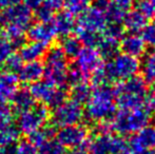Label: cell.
<instances>
[{
  "label": "cell",
  "mask_w": 155,
  "mask_h": 154,
  "mask_svg": "<svg viewBox=\"0 0 155 154\" xmlns=\"http://www.w3.org/2000/svg\"><path fill=\"white\" fill-rule=\"evenodd\" d=\"M33 20L32 11L23 4L4 8L0 14V31L13 44H20Z\"/></svg>",
  "instance_id": "obj_1"
},
{
  "label": "cell",
  "mask_w": 155,
  "mask_h": 154,
  "mask_svg": "<svg viewBox=\"0 0 155 154\" xmlns=\"http://www.w3.org/2000/svg\"><path fill=\"white\" fill-rule=\"evenodd\" d=\"M116 101L115 92L112 88L102 84L98 86L91 92L86 103L84 115L93 123L107 121L115 114Z\"/></svg>",
  "instance_id": "obj_2"
},
{
  "label": "cell",
  "mask_w": 155,
  "mask_h": 154,
  "mask_svg": "<svg viewBox=\"0 0 155 154\" xmlns=\"http://www.w3.org/2000/svg\"><path fill=\"white\" fill-rule=\"evenodd\" d=\"M115 92V101L121 110H131L145 106L148 93L147 81L141 76L133 77L121 81Z\"/></svg>",
  "instance_id": "obj_3"
},
{
  "label": "cell",
  "mask_w": 155,
  "mask_h": 154,
  "mask_svg": "<svg viewBox=\"0 0 155 154\" xmlns=\"http://www.w3.org/2000/svg\"><path fill=\"white\" fill-rule=\"evenodd\" d=\"M152 113L146 107L131 110H120L111 123V129L121 135L135 134L149 126Z\"/></svg>",
  "instance_id": "obj_4"
},
{
  "label": "cell",
  "mask_w": 155,
  "mask_h": 154,
  "mask_svg": "<svg viewBox=\"0 0 155 154\" xmlns=\"http://www.w3.org/2000/svg\"><path fill=\"white\" fill-rule=\"evenodd\" d=\"M140 62L128 54H116L104 67L107 81H124L138 73Z\"/></svg>",
  "instance_id": "obj_5"
},
{
  "label": "cell",
  "mask_w": 155,
  "mask_h": 154,
  "mask_svg": "<svg viewBox=\"0 0 155 154\" xmlns=\"http://www.w3.org/2000/svg\"><path fill=\"white\" fill-rule=\"evenodd\" d=\"M45 67H43V76L45 80L56 87L64 88L67 86L68 62L67 56L60 48H52L45 53Z\"/></svg>",
  "instance_id": "obj_6"
},
{
  "label": "cell",
  "mask_w": 155,
  "mask_h": 154,
  "mask_svg": "<svg viewBox=\"0 0 155 154\" xmlns=\"http://www.w3.org/2000/svg\"><path fill=\"white\" fill-rule=\"evenodd\" d=\"M31 91L35 100H38L41 105L48 107L56 108L67 100V92L65 88L56 87L48 80H38L32 84Z\"/></svg>",
  "instance_id": "obj_7"
},
{
  "label": "cell",
  "mask_w": 155,
  "mask_h": 154,
  "mask_svg": "<svg viewBox=\"0 0 155 154\" xmlns=\"http://www.w3.org/2000/svg\"><path fill=\"white\" fill-rule=\"evenodd\" d=\"M50 116L48 107L45 105H39L19 113L17 119V128L20 133L29 134L40 129L45 125Z\"/></svg>",
  "instance_id": "obj_8"
},
{
  "label": "cell",
  "mask_w": 155,
  "mask_h": 154,
  "mask_svg": "<svg viewBox=\"0 0 155 154\" xmlns=\"http://www.w3.org/2000/svg\"><path fill=\"white\" fill-rule=\"evenodd\" d=\"M84 116L81 105L75 100H64L62 103L54 108L52 114V125L54 127L62 128L80 123Z\"/></svg>",
  "instance_id": "obj_9"
},
{
  "label": "cell",
  "mask_w": 155,
  "mask_h": 154,
  "mask_svg": "<svg viewBox=\"0 0 155 154\" xmlns=\"http://www.w3.org/2000/svg\"><path fill=\"white\" fill-rule=\"evenodd\" d=\"M88 138V129L86 126H82L80 123L60 128V130L56 134V139L64 148L68 149L80 148L82 145L86 144Z\"/></svg>",
  "instance_id": "obj_10"
},
{
  "label": "cell",
  "mask_w": 155,
  "mask_h": 154,
  "mask_svg": "<svg viewBox=\"0 0 155 154\" xmlns=\"http://www.w3.org/2000/svg\"><path fill=\"white\" fill-rule=\"evenodd\" d=\"M107 27H108V20L104 13L96 8L95 6H92V8H88L84 13L79 15L76 28L99 34L101 32H104Z\"/></svg>",
  "instance_id": "obj_11"
},
{
  "label": "cell",
  "mask_w": 155,
  "mask_h": 154,
  "mask_svg": "<svg viewBox=\"0 0 155 154\" xmlns=\"http://www.w3.org/2000/svg\"><path fill=\"white\" fill-rule=\"evenodd\" d=\"M120 139V136L112 135L110 132H98L87 140L88 154H111Z\"/></svg>",
  "instance_id": "obj_12"
},
{
  "label": "cell",
  "mask_w": 155,
  "mask_h": 154,
  "mask_svg": "<svg viewBox=\"0 0 155 154\" xmlns=\"http://www.w3.org/2000/svg\"><path fill=\"white\" fill-rule=\"evenodd\" d=\"M75 59L74 66L79 69L87 77L102 67V57L95 48H81Z\"/></svg>",
  "instance_id": "obj_13"
},
{
  "label": "cell",
  "mask_w": 155,
  "mask_h": 154,
  "mask_svg": "<svg viewBox=\"0 0 155 154\" xmlns=\"http://www.w3.org/2000/svg\"><path fill=\"white\" fill-rule=\"evenodd\" d=\"M128 146L133 154H145L155 148V128L147 126L141 129L131 137Z\"/></svg>",
  "instance_id": "obj_14"
},
{
  "label": "cell",
  "mask_w": 155,
  "mask_h": 154,
  "mask_svg": "<svg viewBox=\"0 0 155 154\" xmlns=\"http://www.w3.org/2000/svg\"><path fill=\"white\" fill-rule=\"evenodd\" d=\"M28 36L31 39V41H36V42L49 45L55 40L57 34L52 21L51 22L39 21L33 25H30V28L28 29Z\"/></svg>",
  "instance_id": "obj_15"
},
{
  "label": "cell",
  "mask_w": 155,
  "mask_h": 154,
  "mask_svg": "<svg viewBox=\"0 0 155 154\" xmlns=\"http://www.w3.org/2000/svg\"><path fill=\"white\" fill-rule=\"evenodd\" d=\"M18 76L10 71L0 72V103L11 101L18 91Z\"/></svg>",
  "instance_id": "obj_16"
},
{
  "label": "cell",
  "mask_w": 155,
  "mask_h": 154,
  "mask_svg": "<svg viewBox=\"0 0 155 154\" xmlns=\"http://www.w3.org/2000/svg\"><path fill=\"white\" fill-rule=\"evenodd\" d=\"M119 48L123 50V53L128 54L133 57H140L146 52V43L141 36L136 33H131L124 36L119 42Z\"/></svg>",
  "instance_id": "obj_17"
},
{
  "label": "cell",
  "mask_w": 155,
  "mask_h": 154,
  "mask_svg": "<svg viewBox=\"0 0 155 154\" xmlns=\"http://www.w3.org/2000/svg\"><path fill=\"white\" fill-rule=\"evenodd\" d=\"M43 76V66L39 61H29L18 71V79L25 84H32Z\"/></svg>",
  "instance_id": "obj_18"
},
{
  "label": "cell",
  "mask_w": 155,
  "mask_h": 154,
  "mask_svg": "<svg viewBox=\"0 0 155 154\" xmlns=\"http://www.w3.org/2000/svg\"><path fill=\"white\" fill-rule=\"evenodd\" d=\"M52 23L54 25L56 34L59 36H62V37L71 35L74 30H75L74 16L72 14H70L69 12H67V11L58 13L56 16H54Z\"/></svg>",
  "instance_id": "obj_19"
},
{
  "label": "cell",
  "mask_w": 155,
  "mask_h": 154,
  "mask_svg": "<svg viewBox=\"0 0 155 154\" xmlns=\"http://www.w3.org/2000/svg\"><path fill=\"white\" fill-rule=\"evenodd\" d=\"M47 53V45L40 42L31 41L20 48L19 55L23 61H39Z\"/></svg>",
  "instance_id": "obj_20"
},
{
  "label": "cell",
  "mask_w": 155,
  "mask_h": 154,
  "mask_svg": "<svg viewBox=\"0 0 155 154\" xmlns=\"http://www.w3.org/2000/svg\"><path fill=\"white\" fill-rule=\"evenodd\" d=\"M96 50L99 52L102 58L110 59L118 53L119 41L117 38L112 37L108 34H104V35H100L99 39H98Z\"/></svg>",
  "instance_id": "obj_21"
},
{
  "label": "cell",
  "mask_w": 155,
  "mask_h": 154,
  "mask_svg": "<svg viewBox=\"0 0 155 154\" xmlns=\"http://www.w3.org/2000/svg\"><path fill=\"white\" fill-rule=\"evenodd\" d=\"M11 101H13L14 110H16V111H18L20 113V112L25 111V110L34 107L36 100L33 97L31 91L28 90V89H21V90L17 91Z\"/></svg>",
  "instance_id": "obj_22"
},
{
  "label": "cell",
  "mask_w": 155,
  "mask_h": 154,
  "mask_svg": "<svg viewBox=\"0 0 155 154\" xmlns=\"http://www.w3.org/2000/svg\"><path fill=\"white\" fill-rule=\"evenodd\" d=\"M124 25L127 30L131 33H138L143 31V28L147 25V19L137 11H132L127 13L124 19Z\"/></svg>",
  "instance_id": "obj_23"
},
{
  "label": "cell",
  "mask_w": 155,
  "mask_h": 154,
  "mask_svg": "<svg viewBox=\"0 0 155 154\" xmlns=\"http://www.w3.org/2000/svg\"><path fill=\"white\" fill-rule=\"evenodd\" d=\"M143 78L147 82L155 81V50L148 52L140 64Z\"/></svg>",
  "instance_id": "obj_24"
},
{
  "label": "cell",
  "mask_w": 155,
  "mask_h": 154,
  "mask_svg": "<svg viewBox=\"0 0 155 154\" xmlns=\"http://www.w3.org/2000/svg\"><path fill=\"white\" fill-rule=\"evenodd\" d=\"M20 138V131L17 126L10 125L0 131V146L8 148L10 146L17 143Z\"/></svg>",
  "instance_id": "obj_25"
},
{
  "label": "cell",
  "mask_w": 155,
  "mask_h": 154,
  "mask_svg": "<svg viewBox=\"0 0 155 154\" xmlns=\"http://www.w3.org/2000/svg\"><path fill=\"white\" fill-rule=\"evenodd\" d=\"M60 49L64 53L67 57L75 58L79 51L81 50V42L77 37L73 36H65L62 38L61 43H60Z\"/></svg>",
  "instance_id": "obj_26"
},
{
  "label": "cell",
  "mask_w": 155,
  "mask_h": 154,
  "mask_svg": "<svg viewBox=\"0 0 155 154\" xmlns=\"http://www.w3.org/2000/svg\"><path fill=\"white\" fill-rule=\"evenodd\" d=\"M55 134L54 131V126H48V127H41L40 129L36 130L35 132L29 134V140L34 145L35 147H38L39 145H41L42 143H45V140L52 138Z\"/></svg>",
  "instance_id": "obj_27"
},
{
  "label": "cell",
  "mask_w": 155,
  "mask_h": 154,
  "mask_svg": "<svg viewBox=\"0 0 155 154\" xmlns=\"http://www.w3.org/2000/svg\"><path fill=\"white\" fill-rule=\"evenodd\" d=\"M37 154H65V148L53 137L37 147Z\"/></svg>",
  "instance_id": "obj_28"
},
{
  "label": "cell",
  "mask_w": 155,
  "mask_h": 154,
  "mask_svg": "<svg viewBox=\"0 0 155 154\" xmlns=\"http://www.w3.org/2000/svg\"><path fill=\"white\" fill-rule=\"evenodd\" d=\"M91 92H92V89L89 84H86V81L80 82V84L72 87V99L81 105V103H87V100L91 95Z\"/></svg>",
  "instance_id": "obj_29"
},
{
  "label": "cell",
  "mask_w": 155,
  "mask_h": 154,
  "mask_svg": "<svg viewBox=\"0 0 155 154\" xmlns=\"http://www.w3.org/2000/svg\"><path fill=\"white\" fill-rule=\"evenodd\" d=\"M5 154H37V149L28 140H18L5 150Z\"/></svg>",
  "instance_id": "obj_30"
},
{
  "label": "cell",
  "mask_w": 155,
  "mask_h": 154,
  "mask_svg": "<svg viewBox=\"0 0 155 154\" xmlns=\"http://www.w3.org/2000/svg\"><path fill=\"white\" fill-rule=\"evenodd\" d=\"M127 11L124 8L117 6L112 2L111 5L107 8L104 12L106 18L108 20V23H113V25H121L124 22V19L126 17Z\"/></svg>",
  "instance_id": "obj_31"
},
{
  "label": "cell",
  "mask_w": 155,
  "mask_h": 154,
  "mask_svg": "<svg viewBox=\"0 0 155 154\" xmlns=\"http://www.w3.org/2000/svg\"><path fill=\"white\" fill-rule=\"evenodd\" d=\"M91 0H64L63 5L67 8V12L75 15H80L84 13L90 5Z\"/></svg>",
  "instance_id": "obj_32"
},
{
  "label": "cell",
  "mask_w": 155,
  "mask_h": 154,
  "mask_svg": "<svg viewBox=\"0 0 155 154\" xmlns=\"http://www.w3.org/2000/svg\"><path fill=\"white\" fill-rule=\"evenodd\" d=\"M75 31L77 33V38L80 40V42L84 43L86 47L96 48L98 39L100 37V34L93 33V32L79 29V28H75Z\"/></svg>",
  "instance_id": "obj_33"
},
{
  "label": "cell",
  "mask_w": 155,
  "mask_h": 154,
  "mask_svg": "<svg viewBox=\"0 0 155 154\" xmlns=\"http://www.w3.org/2000/svg\"><path fill=\"white\" fill-rule=\"evenodd\" d=\"M136 11L146 19L155 17V3L153 0H138L136 3Z\"/></svg>",
  "instance_id": "obj_34"
},
{
  "label": "cell",
  "mask_w": 155,
  "mask_h": 154,
  "mask_svg": "<svg viewBox=\"0 0 155 154\" xmlns=\"http://www.w3.org/2000/svg\"><path fill=\"white\" fill-rule=\"evenodd\" d=\"M14 53V44L6 38H0V68L4 66L6 59Z\"/></svg>",
  "instance_id": "obj_35"
},
{
  "label": "cell",
  "mask_w": 155,
  "mask_h": 154,
  "mask_svg": "<svg viewBox=\"0 0 155 154\" xmlns=\"http://www.w3.org/2000/svg\"><path fill=\"white\" fill-rule=\"evenodd\" d=\"M86 75L77 69L75 66L72 67L71 69L68 70V76H67V84H70V86H75L77 84H80V82H84L87 79Z\"/></svg>",
  "instance_id": "obj_36"
},
{
  "label": "cell",
  "mask_w": 155,
  "mask_h": 154,
  "mask_svg": "<svg viewBox=\"0 0 155 154\" xmlns=\"http://www.w3.org/2000/svg\"><path fill=\"white\" fill-rule=\"evenodd\" d=\"M13 112L6 103H0V131L13 123Z\"/></svg>",
  "instance_id": "obj_37"
},
{
  "label": "cell",
  "mask_w": 155,
  "mask_h": 154,
  "mask_svg": "<svg viewBox=\"0 0 155 154\" xmlns=\"http://www.w3.org/2000/svg\"><path fill=\"white\" fill-rule=\"evenodd\" d=\"M22 66H23L22 58L20 57L19 54H14V53L6 59L5 64H4L5 70L10 71V72H13V73L18 72Z\"/></svg>",
  "instance_id": "obj_38"
},
{
  "label": "cell",
  "mask_w": 155,
  "mask_h": 154,
  "mask_svg": "<svg viewBox=\"0 0 155 154\" xmlns=\"http://www.w3.org/2000/svg\"><path fill=\"white\" fill-rule=\"evenodd\" d=\"M36 16L41 22H51L54 17V11H52L45 3H42L36 10Z\"/></svg>",
  "instance_id": "obj_39"
},
{
  "label": "cell",
  "mask_w": 155,
  "mask_h": 154,
  "mask_svg": "<svg viewBox=\"0 0 155 154\" xmlns=\"http://www.w3.org/2000/svg\"><path fill=\"white\" fill-rule=\"evenodd\" d=\"M141 32H143L141 38L145 41L146 45H149L150 48L155 49V25H146Z\"/></svg>",
  "instance_id": "obj_40"
},
{
  "label": "cell",
  "mask_w": 155,
  "mask_h": 154,
  "mask_svg": "<svg viewBox=\"0 0 155 154\" xmlns=\"http://www.w3.org/2000/svg\"><path fill=\"white\" fill-rule=\"evenodd\" d=\"M104 32H106V34L112 36V37L119 39L120 37H123L124 27L121 25H113V23H110L107 27V29L104 30Z\"/></svg>",
  "instance_id": "obj_41"
},
{
  "label": "cell",
  "mask_w": 155,
  "mask_h": 154,
  "mask_svg": "<svg viewBox=\"0 0 155 154\" xmlns=\"http://www.w3.org/2000/svg\"><path fill=\"white\" fill-rule=\"evenodd\" d=\"M91 76H92V82H93V84H95V87L102 86V84H104L107 81L106 74H104V67H100L98 70L93 72L92 74H91Z\"/></svg>",
  "instance_id": "obj_42"
},
{
  "label": "cell",
  "mask_w": 155,
  "mask_h": 154,
  "mask_svg": "<svg viewBox=\"0 0 155 154\" xmlns=\"http://www.w3.org/2000/svg\"><path fill=\"white\" fill-rule=\"evenodd\" d=\"M111 154H133V153L131 152L130 148H129L128 143L121 137V139L119 140V143L117 144V146L115 147V149Z\"/></svg>",
  "instance_id": "obj_43"
},
{
  "label": "cell",
  "mask_w": 155,
  "mask_h": 154,
  "mask_svg": "<svg viewBox=\"0 0 155 154\" xmlns=\"http://www.w3.org/2000/svg\"><path fill=\"white\" fill-rule=\"evenodd\" d=\"M64 0H45V4L48 5L52 11H58L63 6Z\"/></svg>",
  "instance_id": "obj_44"
},
{
  "label": "cell",
  "mask_w": 155,
  "mask_h": 154,
  "mask_svg": "<svg viewBox=\"0 0 155 154\" xmlns=\"http://www.w3.org/2000/svg\"><path fill=\"white\" fill-rule=\"evenodd\" d=\"M112 1L111 0H93V4L96 8L102 11V12H106L107 8L111 5Z\"/></svg>",
  "instance_id": "obj_45"
},
{
  "label": "cell",
  "mask_w": 155,
  "mask_h": 154,
  "mask_svg": "<svg viewBox=\"0 0 155 154\" xmlns=\"http://www.w3.org/2000/svg\"><path fill=\"white\" fill-rule=\"evenodd\" d=\"M22 2H23L22 3L23 5L27 6L29 10L36 11L43 3V0H22Z\"/></svg>",
  "instance_id": "obj_46"
},
{
  "label": "cell",
  "mask_w": 155,
  "mask_h": 154,
  "mask_svg": "<svg viewBox=\"0 0 155 154\" xmlns=\"http://www.w3.org/2000/svg\"><path fill=\"white\" fill-rule=\"evenodd\" d=\"M145 106L151 113H155V93L146 97Z\"/></svg>",
  "instance_id": "obj_47"
},
{
  "label": "cell",
  "mask_w": 155,
  "mask_h": 154,
  "mask_svg": "<svg viewBox=\"0 0 155 154\" xmlns=\"http://www.w3.org/2000/svg\"><path fill=\"white\" fill-rule=\"evenodd\" d=\"M113 3L116 4L117 6L128 11L134 3V0H113Z\"/></svg>",
  "instance_id": "obj_48"
},
{
  "label": "cell",
  "mask_w": 155,
  "mask_h": 154,
  "mask_svg": "<svg viewBox=\"0 0 155 154\" xmlns=\"http://www.w3.org/2000/svg\"><path fill=\"white\" fill-rule=\"evenodd\" d=\"M20 1L21 0H0V8L4 10V8H11V6L18 4Z\"/></svg>",
  "instance_id": "obj_49"
},
{
  "label": "cell",
  "mask_w": 155,
  "mask_h": 154,
  "mask_svg": "<svg viewBox=\"0 0 155 154\" xmlns=\"http://www.w3.org/2000/svg\"><path fill=\"white\" fill-rule=\"evenodd\" d=\"M67 154H88V152L81 148H75V149H71V151Z\"/></svg>",
  "instance_id": "obj_50"
},
{
  "label": "cell",
  "mask_w": 155,
  "mask_h": 154,
  "mask_svg": "<svg viewBox=\"0 0 155 154\" xmlns=\"http://www.w3.org/2000/svg\"><path fill=\"white\" fill-rule=\"evenodd\" d=\"M145 154H155V148L151 149V150H149V151H147Z\"/></svg>",
  "instance_id": "obj_51"
},
{
  "label": "cell",
  "mask_w": 155,
  "mask_h": 154,
  "mask_svg": "<svg viewBox=\"0 0 155 154\" xmlns=\"http://www.w3.org/2000/svg\"><path fill=\"white\" fill-rule=\"evenodd\" d=\"M0 154H5V150H4V148L1 146H0Z\"/></svg>",
  "instance_id": "obj_52"
},
{
  "label": "cell",
  "mask_w": 155,
  "mask_h": 154,
  "mask_svg": "<svg viewBox=\"0 0 155 154\" xmlns=\"http://www.w3.org/2000/svg\"><path fill=\"white\" fill-rule=\"evenodd\" d=\"M154 91H155V81H154Z\"/></svg>",
  "instance_id": "obj_53"
},
{
  "label": "cell",
  "mask_w": 155,
  "mask_h": 154,
  "mask_svg": "<svg viewBox=\"0 0 155 154\" xmlns=\"http://www.w3.org/2000/svg\"><path fill=\"white\" fill-rule=\"evenodd\" d=\"M154 25H155V20H154Z\"/></svg>",
  "instance_id": "obj_54"
},
{
  "label": "cell",
  "mask_w": 155,
  "mask_h": 154,
  "mask_svg": "<svg viewBox=\"0 0 155 154\" xmlns=\"http://www.w3.org/2000/svg\"><path fill=\"white\" fill-rule=\"evenodd\" d=\"M153 1H154V3H155V0H153Z\"/></svg>",
  "instance_id": "obj_55"
}]
</instances>
